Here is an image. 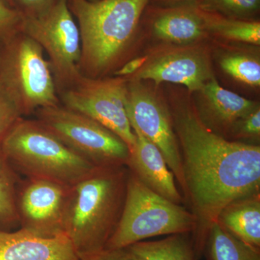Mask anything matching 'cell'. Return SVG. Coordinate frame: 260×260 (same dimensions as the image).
Segmentation results:
<instances>
[{"instance_id":"d6a6232c","label":"cell","mask_w":260,"mask_h":260,"mask_svg":"<svg viewBox=\"0 0 260 260\" xmlns=\"http://www.w3.org/2000/svg\"><path fill=\"white\" fill-rule=\"evenodd\" d=\"M91 1H96V0H91Z\"/></svg>"},{"instance_id":"52a82bcc","label":"cell","mask_w":260,"mask_h":260,"mask_svg":"<svg viewBox=\"0 0 260 260\" xmlns=\"http://www.w3.org/2000/svg\"><path fill=\"white\" fill-rule=\"evenodd\" d=\"M34 114L44 127L95 167L127 166L129 147L96 121L61 104L41 108Z\"/></svg>"},{"instance_id":"ac0fdd59","label":"cell","mask_w":260,"mask_h":260,"mask_svg":"<svg viewBox=\"0 0 260 260\" xmlns=\"http://www.w3.org/2000/svg\"><path fill=\"white\" fill-rule=\"evenodd\" d=\"M124 249L133 260H198L191 233L172 234L155 241H142Z\"/></svg>"},{"instance_id":"603a6c76","label":"cell","mask_w":260,"mask_h":260,"mask_svg":"<svg viewBox=\"0 0 260 260\" xmlns=\"http://www.w3.org/2000/svg\"><path fill=\"white\" fill-rule=\"evenodd\" d=\"M260 0H200L199 9L227 18L248 20L259 10Z\"/></svg>"},{"instance_id":"44dd1931","label":"cell","mask_w":260,"mask_h":260,"mask_svg":"<svg viewBox=\"0 0 260 260\" xmlns=\"http://www.w3.org/2000/svg\"><path fill=\"white\" fill-rule=\"evenodd\" d=\"M17 173L4 159L0 158V225L9 231L19 224L17 212Z\"/></svg>"},{"instance_id":"8992f818","label":"cell","mask_w":260,"mask_h":260,"mask_svg":"<svg viewBox=\"0 0 260 260\" xmlns=\"http://www.w3.org/2000/svg\"><path fill=\"white\" fill-rule=\"evenodd\" d=\"M196 218L184 205L154 192L129 170L119 223L106 249H123L149 238L194 232Z\"/></svg>"},{"instance_id":"7a4b0ae2","label":"cell","mask_w":260,"mask_h":260,"mask_svg":"<svg viewBox=\"0 0 260 260\" xmlns=\"http://www.w3.org/2000/svg\"><path fill=\"white\" fill-rule=\"evenodd\" d=\"M128 175L126 166L96 167L69 188L63 232L80 259L106 249L120 219Z\"/></svg>"},{"instance_id":"3957f363","label":"cell","mask_w":260,"mask_h":260,"mask_svg":"<svg viewBox=\"0 0 260 260\" xmlns=\"http://www.w3.org/2000/svg\"><path fill=\"white\" fill-rule=\"evenodd\" d=\"M148 1L68 0L79 28L81 75L102 78L118 69Z\"/></svg>"},{"instance_id":"7c38bea8","label":"cell","mask_w":260,"mask_h":260,"mask_svg":"<svg viewBox=\"0 0 260 260\" xmlns=\"http://www.w3.org/2000/svg\"><path fill=\"white\" fill-rule=\"evenodd\" d=\"M214 78L211 65L203 51L194 49L167 51L145 63L131 78L162 83L180 84L198 92Z\"/></svg>"},{"instance_id":"e0dca14e","label":"cell","mask_w":260,"mask_h":260,"mask_svg":"<svg viewBox=\"0 0 260 260\" xmlns=\"http://www.w3.org/2000/svg\"><path fill=\"white\" fill-rule=\"evenodd\" d=\"M152 28L158 39L179 44L196 42L206 32L199 9L187 6L160 12L154 18Z\"/></svg>"},{"instance_id":"8fae6325","label":"cell","mask_w":260,"mask_h":260,"mask_svg":"<svg viewBox=\"0 0 260 260\" xmlns=\"http://www.w3.org/2000/svg\"><path fill=\"white\" fill-rule=\"evenodd\" d=\"M27 179L17 189L20 229L44 238L64 234L63 218L70 186L46 179Z\"/></svg>"},{"instance_id":"9c48e42d","label":"cell","mask_w":260,"mask_h":260,"mask_svg":"<svg viewBox=\"0 0 260 260\" xmlns=\"http://www.w3.org/2000/svg\"><path fill=\"white\" fill-rule=\"evenodd\" d=\"M127 78L80 77L58 93L61 105L90 117L117 135L131 150L136 136L126 110Z\"/></svg>"},{"instance_id":"f546056e","label":"cell","mask_w":260,"mask_h":260,"mask_svg":"<svg viewBox=\"0 0 260 260\" xmlns=\"http://www.w3.org/2000/svg\"><path fill=\"white\" fill-rule=\"evenodd\" d=\"M160 3L165 5H169L171 7H181L184 5H189L197 0H158Z\"/></svg>"},{"instance_id":"d4e9b609","label":"cell","mask_w":260,"mask_h":260,"mask_svg":"<svg viewBox=\"0 0 260 260\" xmlns=\"http://www.w3.org/2000/svg\"><path fill=\"white\" fill-rule=\"evenodd\" d=\"M22 117L15 103L0 86V149L7 135Z\"/></svg>"},{"instance_id":"4dcf8cb0","label":"cell","mask_w":260,"mask_h":260,"mask_svg":"<svg viewBox=\"0 0 260 260\" xmlns=\"http://www.w3.org/2000/svg\"><path fill=\"white\" fill-rule=\"evenodd\" d=\"M0 1L4 3V4L8 5V6L14 8V7H13V0H0Z\"/></svg>"},{"instance_id":"d6986e66","label":"cell","mask_w":260,"mask_h":260,"mask_svg":"<svg viewBox=\"0 0 260 260\" xmlns=\"http://www.w3.org/2000/svg\"><path fill=\"white\" fill-rule=\"evenodd\" d=\"M203 256L207 260H260V249L241 242L215 223L207 236Z\"/></svg>"},{"instance_id":"5b68a950","label":"cell","mask_w":260,"mask_h":260,"mask_svg":"<svg viewBox=\"0 0 260 260\" xmlns=\"http://www.w3.org/2000/svg\"><path fill=\"white\" fill-rule=\"evenodd\" d=\"M0 86L23 116L60 104L45 53L21 30L0 38Z\"/></svg>"},{"instance_id":"2e32d148","label":"cell","mask_w":260,"mask_h":260,"mask_svg":"<svg viewBox=\"0 0 260 260\" xmlns=\"http://www.w3.org/2000/svg\"><path fill=\"white\" fill-rule=\"evenodd\" d=\"M215 223L241 242L260 249V192L229 203Z\"/></svg>"},{"instance_id":"30bf717a","label":"cell","mask_w":260,"mask_h":260,"mask_svg":"<svg viewBox=\"0 0 260 260\" xmlns=\"http://www.w3.org/2000/svg\"><path fill=\"white\" fill-rule=\"evenodd\" d=\"M127 80L126 110L132 129L140 132L156 145L184 196L185 182L182 161L172 114L140 80L134 78Z\"/></svg>"},{"instance_id":"5bb4252c","label":"cell","mask_w":260,"mask_h":260,"mask_svg":"<svg viewBox=\"0 0 260 260\" xmlns=\"http://www.w3.org/2000/svg\"><path fill=\"white\" fill-rule=\"evenodd\" d=\"M133 132L136 142L130 150L128 169L154 192L176 204L185 205L176 178L161 152L140 132Z\"/></svg>"},{"instance_id":"ffe728a7","label":"cell","mask_w":260,"mask_h":260,"mask_svg":"<svg viewBox=\"0 0 260 260\" xmlns=\"http://www.w3.org/2000/svg\"><path fill=\"white\" fill-rule=\"evenodd\" d=\"M199 11L206 31L227 40L260 45L259 22L227 18L200 9Z\"/></svg>"},{"instance_id":"7402d4cb","label":"cell","mask_w":260,"mask_h":260,"mask_svg":"<svg viewBox=\"0 0 260 260\" xmlns=\"http://www.w3.org/2000/svg\"><path fill=\"white\" fill-rule=\"evenodd\" d=\"M219 64L234 79L251 86H259L260 61L257 56L246 53H229L220 57Z\"/></svg>"},{"instance_id":"f1b7e54d","label":"cell","mask_w":260,"mask_h":260,"mask_svg":"<svg viewBox=\"0 0 260 260\" xmlns=\"http://www.w3.org/2000/svg\"><path fill=\"white\" fill-rule=\"evenodd\" d=\"M80 260H133L126 254L124 249H104L99 252L94 253Z\"/></svg>"},{"instance_id":"4316f807","label":"cell","mask_w":260,"mask_h":260,"mask_svg":"<svg viewBox=\"0 0 260 260\" xmlns=\"http://www.w3.org/2000/svg\"><path fill=\"white\" fill-rule=\"evenodd\" d=\"M59 0H13V7L23 18L42 14Z\"/></svg>"},{"instance_id":"484cf974","label":"cell","mask_w":260,"mask_h":260,"mask_svg":"<svg viewBox=\"0 0 260 260\" xmlns=\"http://www.w3.org/2000/svg\"><path fill=\"white\" fill-rule=\"evenodd\" d=\"M23 16L11 7L0 1V38L21 30Z\"/></svg>"},{"instance_id":"1f68e13d","label":"cell","mask_w":260,"mask_h":260,"mask_svg":"<svg viewBox=\"0 0 260 260\" xmlns=\"http://www.w3.org/2000/svg\"><path fill=\"white\" fill-rule=\"evenodd\" d=\"M0 231H2L1 225H0Z\"/></svg>"},{"instance_id":"9a60e30c","label":"cell","mask_w":260,"mask_h":260,"mask_svg":"<svg viewBox=\"0 0 260 260\" xmlns=\"http://www.w3.org/2000/svg\"><path fill=\"white\" fill-rule=\"evenodd\" d=\"M0 260H80L65 234L38 237L20 229L0 231Z\"/></svg>"},{"instance_id":"6da1fadb","label":"cell","mask_w":260,"mask_h":260,"mask_svg":"<svg viewBox=\"0 0 260 260\" xmlns=\"http://www.w3.org/2000/svg\"><path fill=\"white\" fill-rule=\"evenodd\" d=\"M172 116L185 182L183 197L196 218L191 238L200 260L210 228L224 207L260 192V145L219 136L189 107L176 109Z\"/></svg>"},{"instance_id":"4fadbf2b","label":"cell","mask_w":260,"mask_h":260,"mask_svg":"<svg viewBox=\"0 0 260 260\" xmlns=\"http://www.w3.org/2000/svg\"><path fill=\"white\" fill-rule=\"evenodd\" d=\"M200 99L195 112L200 120L213 133L227 139L236 122L259 105L223 88L215 78L198 91Z\"/></svg>"},{"instance_id":"277c9868","label":"cell","mask_w":260,"mask_h":260,"mask_svg":"<svg viewBox=\"0 0 260 260\" xmlns=\"http://www.w3.org/2000/svg\"><path fill=\"white\" fill-rule=\"evenodd\" d=\"M0 158L28 179L72 186L96 168L37 119L20 118L2 145Z\"/></svg>"},{"instance_id":"ba28073f","label":"cell","mask_w":260,"mask_h":260,"mask_svg":"<svg viewBox=\"0 0 260 260\" xmlns=\"http://www.w3.org/2000/svg\"><path fill=\"white\" fill-rule=\"evenodd\" d=\"M21 30L47 53L57 93L81 76L78 70L81 54L79 28L68 0H59L37 16L23 17Z\"/></svg>"},{"instance_id":"cb8c5ba5","label":"cell","mask_w":260,"mask_h":260,"mask_svg":"<svg viewBox=\"0 0 260 260\" xmlns=\"http://www.w3.org/2000/svg\"><path fill=\"white\" fill-rule=\"evenodd\" d=\"M228 140L246 144L259 145L260 108L239 119L231 129Z\"/></svg>"},{"instance_id":"83f0119b","label":"cell","mask_w":260,"mask_h":260,"mask_svg":"<svg viewBox=\"0 0 260 260\" xmlns=\"http://www.w3.org/2000/svg\"><path fill=\"white\" fill-rule=\"evenodd\" d=\"M148 61L147 56H141V57L135 58L132 59L124 64L119 67L114 73L116 77L121 78H130L134 75L137 72L139 71L140 68L143 66Z\"/></svg>"}]
</instances>
